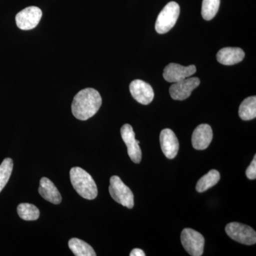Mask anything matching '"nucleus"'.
Segmentation results:
<instances>
[{
    "label": "nucleus",
    "mask_w": 256,
    "mask_h": 256,
    "mask_svg": "<svg viewBox=\"0 0 256 256\" xmlns=\"http://www.w3.org/2000/svg\"><path fill=\"white\" fill-rule=\"evenodd\" d=\"M130 256H146V254L143 252L142 250L140 248H134L133 249L132 252H131L130 254Z\"/></svg>",
    "instance_id": "5701e85b"
},
{
    "label": "nucleus",
    "mask_w": 256,
    "mask_h": 256,
    "mask_svg": "<svg viewBox=\"0 0 256 256\" xmlns=\"http://www.w3.org/2000/svg\"><path fill=\"white\" fill-rule=\"evenodd\" d=\"M196 72V68L194 65L183 66L180 64L171 63L165 67L163 77L166 82L174 84L188 78Z\"/></svg>",
    "instance_id": "9d476101"
},
{
    "label": "nucleus",
    "mask_w": 256,
    "mask_h": 256,
    "mask_svg": "<svg viewBox=\"0 0 256 256\" xmlns=\"http://www.w3.org/2000/svg\"><path fill=\"white\" fill-rule=\"evenodd\" d=\"M109 192L111 197L120 204L128 208L134 206V195L130 188L122 182L118 176H112L110 180Z\"/></svg>",
    "instance_id": "20e7f679"
},
{
    "label": "nucleus",
    "mask_w": 256,
    "mask_h": 256,
    "mask_svg": "<svg viewBox=\"0 0 256 256\" xmlns=\"http://www.w3.org/2000/svg\"><path fill=\"white\" fill-rule=\"evenodd\" d=\"M68 246L76 256H96L94 248L80 239L74 238L68 242Z\"/></svg>",
    "instance_id": "f3484780"
},
{
    "label": "nucleus",
    "mask_w": 256,
    "mask_h": 256,
    "mask_svg": "<svg viewBox=\"0 0 256 256\" xmlns=\"http://www.w3.org/2000/svg\"><path fill=\"white\" fill-rule=\"evenodd\" d=\"M160 140L164 156L168 159H174L180 148L178 139L174 132L169 128L162 130L160 133Z\"/></svg>",
    "instance_id": "f8f14e48"
},
{
    "label": "nucleus",
    "mask_w": 256,
    "mask_h": 256,
    "mask_svg": "<svg viewBox=\"0 0 256 256\" xmlns=\"http://www.w3.org/2000/svg\"><path fill=\"white\" fill-rule=\"evenodd\" d=\"M180 5L175 2H170L164 9L160 12L156 23V30L158 33H168L173 28L180 16Z\"/></svg>",
    "instance_id": "7ed1b4c3"
},
{
    "label": "nucleus",
    "mask_w": 256,
    "mask_h": 256,
    "mask_svg": "<svg viewBox=\"0 0 256 256\" xmlns=\"http://www.w3.org/2000/svg\"><path fill=\"white\" fill-rule=\"evenodd\" d=\"M220 172L217 170H212L206 174L202 176L196 184V191L202 193L206 192L208 188H213L220 182Z\"/></svg>",
    "instance_id": "a211bd4d"
},
{
    "label": "nucleus",
    "mask_w": 256,
    "mask_h": 256,
    "mask_svg": "<svg viewBox=\"0 0 256 256\" xmlns=\"http://www.w3.org/2000/svg\"><path fill=\"white\" fill-rule=\"evenodd\" d=\"M220 0H203L202 6V18L206 21L214 18L220 9Z\"/></svg>",
    "instance_id": "aec40b11"
},
{
    "label": "nucleus",
    "mask_w": 256,
    "mask_h": 256,
    "mask_svg": "<svg viewBox=\"0 0 256 256\" xmlns=\"http://www.w3.org/2000/svg\"><path fill=\"white\" fill-rule=\"evenodd\" d=\"M102 104L98 92L87 88L79 92L74 97L72 110L74 117L80 120H87L97 114Z\"/></svg>",
    "instance_id": "f257e3e1"
},
{
    "label": "nucleus",
    "mask_w": 256,
    "mask_h": 256,
    "mask_svg": "<svg viewBox=\"0 0 256 256\" xmlns=\"http://www.w3.org/2000/svg\"><path fill=\"white\" fill-rule=\"evenodd\" d=\"M225 230L230 238L240 244L250 246L256 242L255 230L245 224L233 222L227 224Z\"/></svg>",
    "instance_id": "39448f33"
},
{
    "label": "nucleus",
    "mask_w": 256,
    "mask_h": 256,
    "mask_svg": "<svg viewBox=\"0 0 256 256\" xmlns=\"http://www.w3.org/2000/svg\"><path fill=\"white\" fill-rule=\"evenodd\" d=\"M184 248L192 256L203 255L204 238L201 234L192 228H184L181 234Z\"/></svg>",
    "instance_id": "423d86ee"
},
{
    "label": "nucleus",
    "mask_w": 256,
    "mask_h": 256,
    "mask_svg": "<svg viewBox=\"0 0 256 256\" xmlns=\"http://www.w3.org/2000/svg\"><path fill=\"white\" fill-rule=\"evenodd\" d=\"M246 174L249 180H256V156H254L252 162L247 168Z\"/></svg>",
    "instance_id": "4be33fe9"
},
{
    "label": "nucleus",
    "mask_w": 256,
    "mask_h": 256,
    "mask_svg": "<svg viewBox=\"0 0 256 256\" xmlns=\"http://www.w3.org/2000/svg\"><path fill=\"white\" fill-rule=\"evenodd\" d=\"M213 139V131L210 124H202L196 127L192 134V142L197 150H206Z\"/></svg>",
    "instance_id": "ddd939ff"
},
{
    "label": "nucleus",
    "mask_w": 256,
    "mask_h": 256,
    "mask_svg": "<svg viewBox=\"0 0 256 256\" xmlns=\"http://www.w3.org/2000/svg\"><path fill=\"white\" fill-rule=\"evenodd\" d=\"M42 16V12L37 6L25 8L16 15V26L22 30H31L36 28Z\"/></svg>",
    "instance_id": "0eeeda50"
},
{
    "label": "nucleus",
    "mask_w": 256,
    "mask_h": 256,
    "mask_svg": "<svg viewBox=\"0 0 256 256\" xmlns=\"http://www.w3.org/2000/svg\"><path fill=\"white\" fill-rule=\"evenodd\" d=\"M13 161L10 158H6L0 164V192L9 182L13 170Z\"/></svg>",
    "instance_id": "412c9836"
},
{
    "label": "nucleus",
    "mask_w": 256,
    "mask_h": 256,
    "mask_svg": "<svg viewBox=\"0 0 256 256\" xmlns=\"http://www.w3.org/2000/svg\"><path fill=\"white\" fill-rule=\"evenodd\" d=\"M38 192L44 200L54 204H60L62 202V198L60 192L50 178H41Z\"/></svg>",
    "instance_id": "2eb2a0df"
},
{
    "label": "nucleus",
    "mask_w": 256,
    "mask_h": 256,
    "mask_svg": "<svg viewBox=\"0 0 256 256\" xmlns=\"http://www.w3.org/2000/svg\"><path fill=\"white\" fill-rule=\"evenodd\" d=\"M70 178L74 190L82 198L92 200L98 195V188L95 181L88 173L82 168H72L70 171Z\"/></svg>",
    "instance_id": "f03ea898"
},
{
    "label": "nucleus",
    "mask_w": 256,
    "mask_h": 256,
    "mask_svg": "<svg viewBox=\"0 0 256 256\" xmlns=\"http://www.w3.org/2000/svg\"><path fill=\"white\" fill-rule=\"evenodd\" d=\"M121 136L128 148V154L133 162L138 164L142 160V151L140 148V141L136 139V134L132 126L126 124L121 128Z\"/></svg>",
    "instance_id": "6e6552de"
},
{
    "label": "nucleus",
    "mask_w": 256,
    "mask_h": 256,
    "mask_svg": "<svg viewBox=\"0 0 256 256\" xmlns=\"http://www.w3.org/2000/svg\"><path fill=\"white\" fill-rule=\"evenodd\" d=\"M239 117L242 120H250L256 117V97L247 98L242 101L239 107Z\"/></svg>",
    "instance_id": "dca6fc26"
},
{
    "label": "nucleus",
    "mask_w": 256,
    "mask_h": 256,
    "mask_svg": "<svg viewBox=\"0 0 256 256\" xmlns=\"http://www.w3.org/2000/svg\"><path fill=\"white\" fill-rule=\"evenodd\" d=\"M18 214L25 220H35L40 217V212L36 206L31 204L23 203L18 207Z\"/></svg>",
    "instance_id": "6ab92c4d"
},
{
    "label": "nucleus",
    "mask_w": 256,
    "mask_h": 256,
    "mask_svg": "<svg viewBox=\"0 0 256 256\" xmlns=\"http://www.w3.org/2000/svg\"><path fill=\"white\" fill-rule=\"evenodd\" d=\"M130 92L134 100L142 105H148L154 98L152 88L142 80H134L130 84Z\"/></svg>",
    "instance_id": "9b49d317"
},
{
    "label": "nucleus",
    "mask_w": 256,
    "mask_h": 256,
    "mask_svg": "<svg viewBox=\"0 0 256 256\" xmlns=\"http://www.w3.org/2000/svg\"><path fill=\"white\" fill-rule=\"evenodd\" d=\"M245 57V53L238 47H226L217 53L216 60L220 64L232 66L240 63Z\"/></svg>",
    "instance_id": "4468645a"
},
{
    "label": "nucleus",
    "mask_w": 256,
    "mask_h": 256,
    "mask_svg": "<svg viewBox=\"0 0 256 256\" xmlns=\"http://www.w3.org/2000/svg\"><path fill=\"white\" fill-rule=\"evenodd\" d=\"M200 78L194 77L174 82L170 88V94L174 100H184L191 96L192 92L200 86Z\"/></svg>",
    "instance_id": "1a4fd4ad"
}]
</instances>
